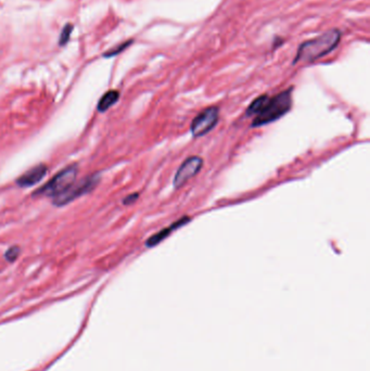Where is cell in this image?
Returning a JSON list of instances; mask_svg holds the SVG:
<instances>
[{"instance_id":"1","label":"cell","mask_w":370,"mask_h":371,"mask_svg":"<svg viewBox=\"0 0 370 371\" xmlns=\"http://www.w3.org/2000/svg\"><path fill=\"white\" fill-rule=\"evenodd\" d=\"M292 90L289 88L273 97L262 95L253 100L246 112V116H254L252 128L270 125L289 113L292 108Z\"/></svg>"},{"instance_id":"2","label":"cell","mask_w":370,"mask_h":371,"mask_svg":"<svg viewBox=\"0 0 370 371\" xmlns=\"http://www.w3.org/2000/svg\"><path fill=\"white\" fill-rule=\"evenodd\" d=\"M341 33L338 29H331L321 36L303 43L297 49L295 63L314 62L330 53L340 43Z\"/></svg>"},{"instance_id":"3","label":"cell","mask_w":370,"mask_h":371,"mask_svg":"<svg viewBox=\"0 0 370 371\" xmlns=\"http://www.w3.org/2000/svg\"><path fill=\"white\" fill-rule=\"evenodd\" d=\"M78 169L77 165L73 164L68 166L67 169L59 172L54 175L53 178L46 182L45 186L40 187L38 190L34 192L35 197H48V198H58L64 195L71 187L75 184L76 176H77Z\"/></svg>"},{"instance_id":"4","label":"cell","mask_w":370,"mask_h":371,"mask_svg":"<svg viewBox=\"0 0 370 371\" xmlns=\"http://www.w3.org/2000/svg\"><path fill=\"white\" fill-rule=\"evenodd\" d=\"M220 109L217 106H209L200 112L192 120L190 125V133L195 138H200L210 133L219 123Z\"/></svg>"},{"instance_id":"5","label":"cell","mask_w":370,"mask_h":371,"mask_svg":"<svg viewBox=\"0 0 370 371\" xmlns=\"http://www.w3.org/2000/svg\"><path fill=\"white\" fill-rule=\"evenodd\" d=\"M100 181V176L98 174H94L87 176L85 179L79 182L77 185H73L70 189L64 193V195L60 196L58 198L53 199V204L58 206H62L65 204H69L70 202L74 201L77 198L82 197L84 195L93 191Z\"/></svg>"},{"instance_id":"6","label":"cell","mask_w":370,"mask_h":371,"mask_svg":"<svg viewBox=\"0 0 370 371\" xmlns=\"http://www.w3.org/2000/svg\"><path fill=\"white\" fill-rule=\"evenodd\" d=\"M203 163L204 161L200 156L192 155L187 157L179 166V169L177 170L174 176L173 186L175 189H179V188L184 187L187 181L199 174L202 166H203Z\"/></svg>"},{"instance_id":"7","label":"cell","mask_w":370,"mask_h":371,"mask_svg":"<svg viewBox=\"0 0 370 371\" xmlns=\"http://www.w3.org/2000/svg\"><path fill=\"white\" fill-rule=\"evenodd\" d=\"M190 222H191L190 216H182L181 218H179V220H177L176 222H174L169 227L163 228V229H161L160 231L154 233V235H152L148 239V240L146 241V243H145L146 247H149V248L156 247L158 245H160L162 241H164L165 239L169 237L172 232H174L175 230L179 229V228H181V227H184L185 225L189 223Z\"/></svg>"},{"instance_id":"8","label":"cell","mask_w":370,"mask_h":371,"mask_svg":"<svg viewBox=\"0 0 370 371\" xmlns=\"http://www.w3.org/2000/svg\"><path fill=\"white\" fill-rule=\"evenodd\" d=\"M48 174V166L45 164H38L34 166L29 171L25 172L22 176L19 177L17 180V185L19 187H32L37 185L39 181H42L45 176Z\"/></svg>"},{"instance_id":"9","label":"cell","mask_w":370,"mask_h":371,"mask_svg":"<svg viewBox=\"0 0 370 371\" xmlns=\"http://www.w3.org/2000/svg\"><path fill=\"white\" fill-rule=\"evenodd\" d=\"M120 99V93L118 90H109L108 93H105L101 99L99 100L98 105H97V110L101 113L103 112L108 111L111 106L114 105L116 102H118Z\"/></svg>"},{"instance_id":"10","label":"cell","mask_w":370,"mask_h":371,"mask_svg":"<svg viewBox=\"0 0 370 371\" xmlns=\"http://www.w3.org/2000/svg\"><path fill=\"white\" fill-rule=\"evenodd\" d=\"M20 253H21V248H20L18 246H13L11 247H9L6 251V253H4V258H6L8 262L12 263L18 260V257L20 256Z\"/></svg>"},{"instance_id":"11","label":"cell","mask_w":370,"mask_h":371,"mask_svg":"<svg viewBox=\"0 0 370 371\" xmlns=\"http://www.w3.org/2000/svg\"><path fill=\"white\" fill-rule=\"evenodd\" d=\"M138 198H139V193H138V192L131 193V195H129V196H127L126 198H124L123 204H124V205H130V204H133V203H135L137 200H138Z\"/></svg>"},{"instance_id":"12","label":"cell","mask_w":370,"mask_h":371,"mask_svg":"<svg viewBox=\"0 0 370 371\" xmlns=\"http://www.w3.org/2000/svg\"><path fill=\"white\" fill-rule=\"evenodd\" d=\"M71 30H72V26H70V24H68V26L64 27L63 32H62V35H61V40H60V44L61 45H64L65 43H67V40L70 37Z\"/></svg>"},{"instance_id":"13","label":"cell","mask_w":370,"mask_h":371,"mask_svg":"<svg viewBox=\"0 0 370 371\" xmlns=\"http://www.w3.org/2000/svg\"><path fill=\"white\" fill-rule=\"evenodd\" d=\"M130 43H131V42H127V43L123 44V45H121L119 48H116L115 50H112V52L109 53L108 55H114V54H118V53H120L121 51H123V50H124V49H125L126 47H128V46L130 45Z\"/></svg>"}]
</instances>
